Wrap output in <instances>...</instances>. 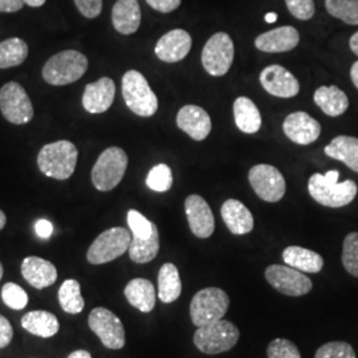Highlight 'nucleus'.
<instances>
[{
    "instance_id": "5fc2aeb1",
    "label": "nucleus",
    "mask_w": 358,
    "mask_h": 358,
    "mask_svg": "<svg viewBox=\"0 0 358 358\" xmlns=\"http://www.w3.org/2000/svg\"><path fill=\"white\" fill-rule=\"evenodd\" d=\"M1 278H3V266L0 263V280H1Z\"/></svg>"
},
{
    "instance_id": "473e14b6",
    "label": "nucleus",
    "mask_w": 358,
    "mask_h": 358,
    "mask_svg": "<svg viewBox=\"0 0 358 358\" xmlns=\"http://www.w3.org/2000/svg\"><path fill=\"white\" fill-rule=\"evenodd\" d=\"M59 303L62 309L66 313H71V315L80 313L85 307L80 282L73 279L65 280L59 289Z\"/></svg>"
},
{
    "instance_id": "b1692460",
    "label": "nucleus",
    "mask_w": 358,
    "mask_h": 358,
    "mask_svg": "<svg viewBox=\"0 0 358 358\" xmlns=\"http://www.w3.org/2000/svg\"><path fill=\"white\" fill-rule=\"evenodd\" d=\"M282 260L287 266L306 273H319L324 267L320 254L299 245H289L282 251Z\"/></svg>"
},
{
    "instance_id": "e433bc0d",
    "label": "nucleus",
    "mask_w": 358,
    "mask_h": 358,
    "mask_svg": "<svg viewBox=\"0 0 358 358\" xmlns=\"http://www.w3.org/2000/svg\"><path fill=\"white\" fill-rule=\"evenodd\" d=\"M1 299L7 307L15 310H22L28 304V294L26 291L15 282H7L3 285Z\"/></svg>"
},
{
    "instance_id": "c85d7f7f",
    "label": "nucleus",
    "mask_w": 358,
    "mask_h": 358,
    "mask_svg": "<svg viewBox=\"0 0 358 358\" xmlns=\"http://www.w3.org/2000/svg\"><path fill=\"white\" fill-rule=\"evenodd\" d=\"M235 124L245 134H254L262 128V115L248 97H238L234 103Z\"/></svg>"
},
{
    "instance_id": "a878e982",
    "label": "nucleus",
    "mask_w": 358,
    "mask_h": 358,
    "mask_svg": "<svg viewBox=\"0 0 358 358\" xmlns=\"http://www.w3.org/2000/svg\"><path fill=\"white\" fill-rule=\"evenodd\" d=\"M125 296L130 306L143 313H149L155 307V288L153 282L146 279H133L125 287Z\"/></svg>"
},
{
    "instance_id": "7ed1b4c3",
    "label": "nucleus",
    "mask_w": 358,
    "mask_h": 358,
    "mask_svg": "<svg viewBox=\"0 0 358 358\" xmlns=\"http://www.w3.org/2000/svg\"><path fill=\"white\" fill-rule=\"evenodd\" d=\"M88 59L81 52L68 50L53 55L43 66V78L55 87L76 83L85 75Z\"/></svg>"
},
{
    "instance_id": "0eeeda50",
    "label": "nucleus",
    "mask_w": 358,
    "mask_h": 358,
    "mask_svg": "<svg viewBox=\"0 0 358 358\" xmlns=\"http://www.w3.org/2000/svg\"><path fill=\"white\" fill-rule=\"evenodd\" d=\"M230 307V297L223 289L210 287L201 289L192 297L190 316L198 328L222 320Z\"/></svg>"
},
{
    "instance_id": "c03bdc74",
    "label": "nucleus",
    "mask_w": 358,
    "mask_h": 358,
    "mask_svg": "<svg viewBox=\"0 0 358 358\" xmlns=\"http://www.w3.org/2000/svg\"><path fill=\"white\" fill-rule=\"evenodd\" d=\"M13 325L4 316L0 315V349H4L13 341Z\"/></svg>"
},
{
    "instance_id": "864d4df0",
    "label": "nucleus",
    "mask_w": 358,
    "mask_h": 358,
    "mask_svg": "<svg viewBox=\"0 0 358 358\" xmlns=\"http://www.w3.org/2000/svg\"><path fill=\"white\" fill-rule=\"evenodd\" d=\"M6 223H7V217L6 214L0 210V231L3 230L6 227Z\"/></svg>"
},
{
    "instance_id": "ea45409f",
    "label": "nucleus",
    "mask_w": 358,
    "mask_h": 358,
    "mask_svg": "<svg viewBox=\"0 0 358 358\" xmlns=\"http://www.w3.org/2000/svg\"><path fill=\"white\" fill-rule=\"evenodd\" d=\"M268 358H301L299 348L287 338H276L267 348Z\"/></svg>"
},
{
    "instance_id": "6ab92c4d",
    "label": "nucleus",
    "mask_w": 358,
    "mask_h": 358,
    "mask_svg": "<svg viewBox=\"0 0 358 358\" xmlns=\"http://www.w3.org/2000/svg\"><path fill=\"white\" fill-rule=\"evenodd\" d=\"M115 81L110 77H101L96 83H90L83 94V106L92 115L106 112L115 101Z\"/></svg>"
},
{
    "instance_id": "2eb2a0df",
    "label": "nucleus",
    "mask_w": 358,
    "mask_h": 358,
    "mask_svg": "<svg viewBox=\"0 0 358 358\" xmlns=\"http://www.w3.org/2000/svg\"><path fill=\"white\" fill-rule=\"evenodd\" d=\"M185 211L190 230L196 238L207 239L215 230V219L203 196L192 194L185 201Z\"/></svg>"
},
{
    "instance_id": "a211bd4d",
    "label": "nucleus",
    "mask_w": 358,
    "mask_h": 358,
    "mask_svg": "<svg viewBox=\"0 0 358 358\" xmlns=\"http://www.w3.org/2000/svg\"><path fill=\"white\" fill-rule=\"evenodd\" d=\"M178 128L190 136L194 141H203L211 133L213 124L208 113L196 105H185L177 115Z\"/></svg>"
},
{
    "instance_id": "37998d69",
    "label": "nucleus",
    "mask_w": 358,
    "mask_h": 358,
    "mask_svg": "<svg viewBox=\"0 0 358 358\" xmlns=\"http://www.w3.org/2000/svg\"><path fill=\"white\" fill-rule=\"evenodd\" d=\"M146 3L158 13H170L178 8L182 0H146Z\"/></svg>"
},
{
    "instance_id": "a18cd8bd",
    "label": "nucleus",
    "mask_w": 358,
    "mask_h": 358,
    "mask_svg": "<svg viewBox=\"0 0 358 358\" xmlns=\"http://www.w3.org/2000/svg\"><path fill=\"white\" fill-rule=\"evenodd\" d=\"M35 231L38 238L41 239H50L53 234V224L47 219H38L35 223Z\"/></svg>"
},
{
    "instance_id": "cd10ccee",
    "label": "nucleus",
    "mask_w": 358,
    "mask_h": 358,
    "mask_svg": "<svg viewBox=\"0 0 358 358\" xmlns=\"http://www.w3.org/2000/svg\"><path fill=\"white\" fill-rule=\"evenodd\" d=\"M22 327L27 332L41 338H50L60 329L57 317L47 310L28 312L22 319Z\"/></svg>"
},
{
    "instance_id": "bb28decb",
    "label": "nucleus",
    "mask_w": 358,
    "mask_h": 358,
    "mask_svg": "<svg viewBox=\"0 0 358 358\" xmlns=\"http://www.w3.org/2000/svg\"><path fill=\"white\" fill-rule=\"evenodd\" d=\"M324 153L358 173V138L338 136L324 149Z\"/></svg>"
},
{
    "instance_id": "79ce46f5",
    "label": "nucleus",
    "mask_w": 358,
    "mask_h": 358,
    "mask_svg": "<svg viewBox=\"0 0 358 358\" xmlns=\"http://www.w3.org/2000/svg\"><path fill=\"white\" fill-rule=\"evenodd\" d=\"M77 10L87 19H96L103 11V0H75Z\"/></svg>"
},
{
    "instance_id": "49530a36",
    "label": "nucleus",
    "mask_w": 358,
    "mask_h": 358,
    "mask_svg": "<svg viewBox=\"0 0 358 358\" xmlns=\"http://www.w3.org/2000/svg\"><path fill=\"white\" fill-rule=\"evenodd\" d=\"M24 6H26V3L23 0H0V13H17Z\"/></svg>"
},
{
    "instance_id": "a19ab883",
    "label": "nucleus",
    "mask_w": 358,
    "mask_h": 358,
    "mask_svg": "<svg viewBox=\"0 0 358 358\" xmlns=\"http://www.w3.org/2000/svg\"><path fill=\"white\" fill-rule=\"evenodd\" d=\"M288 11L299 20H309L315 15V1L313 0H285Z\"/></svg>"
},
{
    "instance_id": "423d86ee",
    "label": "nucleus",
    "mask_w": 358,
    "mask_h": 358,
    "mask_svg": "<svg viewBox=\"0 0 358 358\" xmlns=\"http://www.w3.org/2000/svg\"><path fill=\"white\" fill-rule=\"evenodd\" d=\"M122 97L129 109L140 117H152L158 110V99L138 71H128L122 77Z\"/></svg>"
},
{
    "instance_id": "4be33fe9",
    "label": "nucleus",
    "mask_w": 358,
    "mask_h": 358,
    "mask_svg": "<svg viewBox=\"0 0 358 358\" xmlns=\"http://www.w3.org/2000/svg\"><path fill=\"white\" fill-rule=\"evenodd\" d=\"M112 23L121 35H131L141 26V7L138 0H117L112 10Z\"/></svg>"
},
{
    "instance_id": "3c124183",
    "label": "nucleus",
    "mask_w": 358,
    "mask_h": 358,
    "mask_svg": "<svg viewBox=\"0 0 358 358\" xmlns=\"http://www.w3.org/2000/svg\"><path fill=\"white\" fill-rule=\"evenodd\" d=\"M23 1L26 3L27 6H29V7H35V8H38V7L44 6L47 0H23Z\"/></svg>"
},
{
    "instance_id": "393cba45",
    "label": "nucleus",
    "mask_w": 358,
    "mask_h": 358,
    "mask_svg": "<svg viewBox=\"0 0 358 358\" xmlns=\"http://www.w3.org/2000/svg\"><path fill=\"white\" fill-rule=\"evenodd\" d=\"M313 100L321 110L329 117L344 115L349 108V99L345 92L336 85L320 87L315 92Z\"/></svg>"
},
{
    "instance_id": "8fccbe9b",
    "label": "nucleus",
    "mask_w": 358,
    "mask_h": 358,
    "mask_svg": "<svg viewBox=\"0 0 358 358\" xmlns=\"http://www.w3.org/2000/svg\"><path fill=\"white\" fill-rule=\"evenodd\" d=\"M68 358H92V356H90V352H87V350H76V352L71 353Z\"/></svg>"
},
{
    "instance_id": "f03ea898",
    "label": "nucleus",
    "mask_w": 358,
    "mask_h": 358,
    "mask_svg": "<svg viewBox=\"0 0 358 358\" xmlns=\"http://www.w3.org/2000/svg\"><path fill=\"white\" fill-rule=\"evenodd\" d=\"M78 152L75 143L66 140L51 142L41 148L38 155V170L50 178L65 180L73 176Z\"/></svg>"
},
{
    "instance_id": "f257e3e1",
    "label": "nucleus",
    "mask_w": 358,
    "mask_h": 358,
    "mask_svg": "<svg viewBox=\"0 0 358 358\" xmlns=\"http://www.w3.org/2000/svg\"><path fill=\"white\" fill-rule=\"evenodd\" d=\"M340 173L329 170L325 174L316 173L308 180V192L321 206L340 208L352 203L357 195V183L352 179L338 182Z\"/></svg>"
},
{
    "instance_id": "09e8293b",
    "label": "nucleus",
    "mask_w": 358,
    "mask_h": 358,
    "mask_svg": "<svg viewBox=\"0 0 358 358\" xmlns=\"http://www.w3.org/2000/svg\"><path fill=\"white\" fill-rule=\"evenodd\" d=\"M349 45L352 52L358 56V31L355 35H352V38L349 40Z\"/></svg>"
},
{
    "instance_id": "1a4fd4ad",
    "label": "nucleus",
    "mask_w": 358,
    "mask_h": 358,
    "mask_svg": "<svg viewBox=\"0 0 358 358\" xmlns=\"http://www.w3.org/2000/svg\"><path fill=\"white\" fill-rule=\"evenodd\" d=\"M0 110L3 117L15 125H26L34 118V105L26 90L15 81L0 90Z\"/></svg>"
},
{
    "instance_id": "dca6fc26",
    "label": "nucleus",
    "mask_w": 358,
    "mask_h": 358,
    "mask_svg": "<svg viewBox=\"0 0 358 358\" xmlns=\"http://www.w3.org/2000/svg\"><path fill=\"white\" fill-rule=\"evenodd\" d=\"M192 38L185 29H171L159 38L155 44L154 52L164 63L182 62L192 50Z\"/></svg>"
},
{
    "instance_id": "58836bf2",
    "label": "nucleus",
    "mask_w": 358,
    "mask_h": 358,
    "mask_svg": "<svg viewBox=\"0 0 358 358\" xmlns=\"http://www.w3.org/2000/svg\"><path fill=\"white\" fill-rule=\"evenodd\" d=\"M128 224L133 236H136V238L146 239L153 232V222H150L148 217H143L141 213L137 210H129Z\"/></svg>"
},
{
    "instance_id": "2f4dec72",
    "label": "nucleus",
    "mask_w": 358,
    "mask_h": 358,
    "mask_svg": "<svg viewBox=\"0 0 358 358\" xmlns=\"http://www.w3.org/2000/svg\"><path fill=\"white\" fill-rule=\"evenodd\" d=\"M28 57V45L23 38H11L0 43V69L19 66Z\"/></svg>"
},
{
    "instance_id": "ddd939ff",
    "label": "nucleus",
    "mask_w": 358,
    "mask_h": 358,
    "mask_svg": "<svg viewBox=\"0 0 358 358\" xmlns=\"http://www.w3.org/2000/svg\"><path fill=\"white\" fill-rule=\"evenodd\" d=\"M266 279L278 292L287 296H304L312 291V280L289 266L272 264L266 269Z\"/></svg>"
},
{
    "instance_id": "5701e85b",
    "label": "nucleus",
    "mask_w": 358,
    "mask_h": 358,
    "mask_svg": "<svg viewBox=\"0 0 358 358\" xmlns=\"http://www.w3.org/2000/svg\"><path fill=\"white\" fill-rule=\"evenodd\" d=\"M220 214L234 235H245L254 230L255 222L251 211L238 199H227L222 205Z\"/></svg>"
},
{
    "instance_id": "4468645a",
    "label": "nucleus",
    "mask_w": 358,
    "mask_h": 358,
    "mask_svg": "<svg viewBox=\"0 0 358 358\" xmlns=\"http://www.w3.org/2000/svg\"><path fill=\"white\" fill-rule=\"evenodd\" d=\"M259 80L264 90L279 99H292L300 92L299 80L282 65L273 64L264 68Z\"/></svg>"
},
{
    "instance_id": "7c9ffc66",
    "label": "nucleus",
    "mask_w": 358,
    "mask_h": 358,
    "mask_svg": "<svg viewBox=\"0 0 358 358\" xmlns=\"http://www.w3.org/2000/svg\"><path fill=\"white\" fill-rule=\"evenodd\" d=\"M159 251V234L157 226L153 224V232L149 238H131V242L129 245V256L134 263L145 264L152 262Z\"/></svg>"
},
{
    "instance_id": "4c0bfd02",
    "label": "nucleus",
    "mask_w": 358,
    "mask_h": 358,
    "mask_svg": "<svg viewBox=\"0 0 358 358\" xmlns=\"http://www.w3.org/2000/svg\"><path fill=\"white\" fill-rule=\"evenodd\" d=\"M315 358H356V352L344 341H333L320 346Z\"/></svg>"
},
{
    "instance_id": "de8ad7c7",
    "label": "nucleus",
    "mask_w": 358,
    "mask_h": 358,
    "mask_svg": "<svg viewBox=\"0 0 358 358\" xmlns=\"http://www.w3.org/2000/svg\"><path fill=\"white\" fill-rule=\"evenodd\" d=\"M350 78H352L355 87L358 90V62H356L350 68Z\"/></svg>"
},
{
    "instance_id": "603ef678",
    "label": "nucleus",
    "mask_w": 358,
    "mask_h": 358,
    "mask_svg": "<svg viewBox=\"0 0 358 358\" xmlns=\"http://www.w3.org/2000/svg\"><path fill=\"white\" fill-rule=\"evenodd\" d=\"M264 19H266V22L267 23H275L276 20H278V13H268L266 16H264Z\"/></svg>"
},
{
    "instance_id": "aec40b11",
    "label": "nucleus",
    "mask_w": 358,
    "mask_h": 358,
    "mask_svg": "<svg viewBox=\"0 0 358 358\" xmlns=\"http://www.w3.org/2000/svg\"><path fill=\"white\" fill-rule=\"evenodd\" d=\"M300 41L299 31L291 26H282L264 32L255 38V47L267 53L292 51Z\"/></svg>"
},
{
    "instance_id": "c9c22d12",
    "label": "nucleus",
    "mask_w": 358,
    "mask_h": 358,
    "mask_svg": "<svg viewBox=\"0 0 358 358\" xmlns=\"http://www.w3.org/2000/svg\"><path fill=\"white\" fill-rule=\"evenodd\" d=\"M341 259L346 272L358 278V232H350L346 235Z\"/></svg>"
},
{
    "instance_id": "9b49d317",
    "label": "nucleus",
    "mask_w": 358,
    "mask_h": 358,
    "mask_svg": "<svg viewBox=\"0 0 358 358\" xmlns=\"http://www.w3.org/2000/svg\"><path fill=\"white\" fill-rule=\"evenodd\" d=\"M90 331L96 333L108 349H122L127 343L125 329L118 316L106 308H94L88 317Z\"/></svg>"
},
{
    "instance_id": "412c9836",
    "label": "nucleus",
    "mask_w": 358,
    "mask_h": 358,
    "mask_svg": "<svg viewBox=\"0 0 358 358\" xmlns=\"http://www.w3.org/2000/svg\"><path fill=\"white\" fill-rule=\"evenodd\" d=\"M22 275L36 289H44L57 280V269L51 262L28 256L22 263Z\"/></svg>"
},
{
    "instance_id": "c756f323",
    "label": "nucleus",
    "mask_w": 358,
    "mask_h": 358,
    "mask_svg": "<svg viewBox=\"0 0 358 358\" xmlns=\"http://www.w3.org/2000/svg\"><path fill=\"white\" fill-rule=\"evenodd\" d=\"M182 292L178 268L173 263H165L158 273V297L162 303H174Z\"/></svg>"
},
{
    "instance_id": "72a5a7b5",
    "label": "nucleus",
    "mask_w": 358,
    "mask_h": 358,
    "mask_svg": "<svg viewBox=\"0 0 358 358\" xmlns=\"http://www.w3.org/2000/svg\"><path fill=\"white\" fill-rule=\"evenodd\" d=\"M328 13L349 26H358V0H325Z\"/></svg>"
},
{
    "instance_id": "6e6552de",
    "label": "nucleus",
    "mask_w": 358,
    "mask_h": 358,
    "mask_svg": "<svg viewBox=\"0 0 358 358\" xmlns=\"http://www.w3.org/2000/svg\"><path fill=\"white\" fill-rule=\"evenodd\" d=\"M131 242V235L124 227H113L103 231L94 242L90 244L87 252V259L90 264L99 266L105 264L117 257L124 255L129 251V245Z\"/></svg>"
},
{
    "instance_id": "9d476101",
    "label": "nucleus",
    "mask_w": 358,
    "mask_h": 358,
    "mask_svg": "<svg viewBox=\"0 0 358 358\" xmlns=\"http://www.w3.org/2000/svg\"><path fill=\"white\" fill-rule=\"evenodd\" d=\"M234 41L226 32H217L207 40L202 51V64L208 75L222 77L227 75L234 63Z\"/></svg>"
},
{
    "instance_id": "20e7f679",
    "label": "nucleus",
    "mask_w": 358,
    "mask_h": 358,
    "mask_svg": "<svg viewBox=\"0 0 358 358\" xmlns=\"http://www.w3.org/2000/svg\"><path fill=\"white\" fill-rule=\"evenodd\" d=\"M128 154L112 146L100 154L92 169V183L99 192H110L120 185L128 169Z\"/></svg>"
},
{
    "instance_id": "f704fd0d",
    "label": "nucleus",
    "mask_w": 358,
    "mask_h": 358,
    "mask_svg": "<svg viewBox=\"0 0 358 358\" xmlns=\"http://www.w3.org/2000/svg\"><path fill=\"white\" fill-rule=\"evenodd\" d=\"M146 185L153 192H169L171 189V186H173V173H171V169L165 165V164L155 165L149 171V174H148Z\"/></svg>"
},
{
    "instance_id": "f8f14e48",
    "label": "nucleus",
    "mask_w": 358,
    "mask_h": 358,
    "mask_svg": "<svg viewBox=\"0 0 358 358\" xmlns=\"http://www.w3.org/2000/svg\"><path fill=\"white\" fill-rule=\"evenodd\" d=\"M248 180L256 195L269 203L282 201L285 195L287 183L276 167L266 164L256 165L250 170Z\"/></svg>"
},
{
    "instance_id": "39448f33",
    "label": "nucleus",
    "mask_w": 358,
    "mask_h": 358,
    "mask_svg": "<svg viewBox=\"0 0 358 358\" xmlns=\"http://www.w3.org/2000/svg\"><path fill=\"white\" fill-rule=\"evenodd\" d=\"M239 329L227 320L211 322L194 333V345L205 355H219L229 352L238 344Z\"/></svg>"
},
{
    "instance_id": "f3484780",
    "label": "nucleus",
    "mask_w": 358,
    "mask_h": 358,
    "mask_svg": "<svg viewBox=\"0 0 358 358\" xmlns=\"http://www.w3.org/2000/svg\"><path fill=\"white\" fill-rule=\"evenodd\" d=\"M282 130L284 134L294 143L309 145L320 137L321 125L317 120L306 112H294L284 120Z\"/></svg>"
}]
</instances>
